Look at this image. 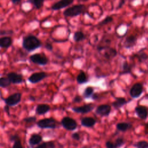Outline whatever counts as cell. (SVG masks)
I'll use <instances>...</instances> for the list:
<instances>
[{
    "label": "cell",
    "mask_w": 148,
    "mask_h": 148,
    "mask_svg": "<svg viewBox=\"0 0 148 148\" xmlns=\"http://www.w3.org/2000/svg\"><path fill=\"white\" fill-rule=\"evenodd\" d=\"M127 103L125 98L124 97H117L115 101L112 103V106L116 109H119Z\"/></svg>",
    "instance_id": "ffe728a7"
},
{
    "label": "cell",
    "mask_w": 148,
    "mask_h": 148,
    "mask_svg": "<svg viewBox=\"0 0 148 148\" xmlns=\"http://www.w3.org/2000/svg\"><path fill=\"white\" fill-rule=\"evenodd\" d=\"M43 140V137L42 135L38 134H32L28 140L29 145L32 147L34 146L39 145Z\"/></svg>",
    "instance_id": "9a60e30c"
},
{
    "label": "cell",
    "mask_w": 148,
    "mask_h": 148,
    "mask_svg": "<svg viewBox=\"0 0 148 148\" xmlns=\"http://www.w3.org/2000/svg\"><path fill=\"white\" fill-rule=\"evenodd\" d=\"M111 112V106L108 104L98 106L95 109V113L101 116H108Z\"/></svg>",
    "instance_id": "8fae6325"
},
{
    "label": "cell",
    "mask_w": 148,
    "mask_h": 148,
    "mask_svg": "<svg viewBox=\"0 0 148 148\" xmlns=\"http://www.w3.org/2000/svg\"><path fill=\"white\" fill-rule=\"evenodd\" d=\"M73 39L75 42H79L84 40L86 39V36L83 32L80 31H77L74 33Z\"/></svg>",
    "instance_id": "603a6c76"
},
{
    "label": "cell",
    "mask_w": 148,
    "mask_h": 148,
    "mask_svg": "<svg viewBox=\"0 0 148 148\" xmlns=\"http://www.w3.org/2000/svg\"><path fill=\"white\" fill-rule=\"evenodd\" d=\"M146 98H147V99H148V94L146 95Z\"/></svg>",
    "instance_id": "7dc6e473"
},
{
    "label": "cell",
    "mask_w": 148,
    "mask_h": 148,
    "mask_svg": "<svg viewBox=\"0 0 148 148\" xmlns=\"http://www.w3.org/2000/svg\"><path fill=\"white\" fill-rule=\"evenodd\" d=\"M50 110V106L46 103L38 104L35 109V113L38 115H44Z\"/></svg>",
    "instance_id": "5bb4252c"
},
{
    "label": "cell",
    "mask_w": 148,
    "mask_h": 148,
    "mask_svg": "<svg viewBox=\"0 0 148 148\" xmlns=\"http://www.w3.org/2000/svg\"><path fill=\"white\" fill-rule=\"evenodd\" d=\"M44 1L45 0H32L31 3H32L37 9H40L43 7Z\"/></svg>",
    "instance_id": "4dcf8cb0"
},
{
    "label": "cell",
    "mask_w": 148,
    "mask_h": 148,
    "mask_svg": "<svg viewBox=\"0 0 148 148\" xmlns=\"http://www.w3.org/2000/svg\"><path fill=\"white\" fill-rule=\"evenodd\" d=\"M74 2V0H60L58 2L54 3L51 7V9L53 10H58L61 9L65 8Z\"/></svg>",
    "instance_id": "7c38bea8"
},
{
    "label": "cell",
    "mask_w": 148,
    "mask_h": 148,
    "mask_svg": "<svg viewBox=\"0 0 148 148\" xmlns=\"http://www.w3.org/2000/svg\"><path fill=\"white\" fill-rule=\"evenodd\" d=\"M29 99L31 100V101H35V98L34 97H33L32 95H30L29 97Z\"/></svg>",
    "instance_id": "f6af8a7d"
},
{
    "label": "cell",
    "mask_w": 148,
    "mask_h": 148,
    "mask_svg": "<svg viewBox=\"0 0 148 148\" xmlns=\"http://www.w3.org/2000/svg\"><path fill=\"white\" fill-rule=\"evenodd\" d=\"M91 97L93 100H97L98 98V95H97V93H95V94L93 93V94L92 95V96Z\"/></svg>",
    "instance_id": "b9f144b4"
},
{
    "label": "cell",
    "mask_w": 148,
    "mask_h": 148,
    "mask_svg": "<svg viewBox=\"0 0 148 148\" xmlns=\"http://www.w3.org/2000/svg\"><path fill=\"white\" fill-rule=\"evenodd\" d=\"M9 139L11 142H14V143L12 146V148H23L21 142V139L18 135L14 134L10 135Z\"/></svg>",
    "instance_id": "d6986e66"
},
{
    "label": "cell",
    "mask_w": 148,
    "mask_h": 148,
    "mask_svg": "<svg viewBox=\"0 0 148 148\" xmlns=\"http://www.w3.org/2000/svg\"><path fill=\"white\" fill-rule=\"evenodd\" d=\"M42 46L40 40L35 35H28L24 36L22 41L23 47L27 51L31 52Z\"/></svg>",
    "instance_id": "6da1fadb"
},
{
    "label": "cell",
    "mask_w": 148,
    "mask_h": 148,
    "mask_svg": "<svg viewBox=\"0 0 148 148\" xmlns=\"http://www.w3.org/2000/svg\"><path fill=\"white\" fill-rule=\"evenodd\" d=\"M4 111H5V112L6 113L9 114V112H10L9 106H8V105H6L4 106Z\"/></svg>",
    "instance_id": "ab89813d"
},
{
    "label": "cell",
    "mask_w": 148,
    "mask_h": 148,
    "mask_svg": "<svg viewBox=\"0 0 148 148\" xmlns=\"http://www.w3.org/2000/svg\"><path fill=\"white\" fill-rule=\"evenodd\" d=\"M10 84H11V83L7 77H0V87L6 88L9 87Z\"/></svg>",
    "instance_id": "83f0119b"
},
{
    "label": "cell",
    "mask_w": 148,
    "mask_h": 148,
    "mask_svg": "<svg viewBox=\"0 0 148 148\" xmlns=\"http://www.w3.org/2000/svg\"><path fill=\"white\" fill-rule=\"evenodd\" d=\"M71 138L75 140H79L80 139V135L79 133L75 132L71 135Z\"/></svg>",
    "instance_id": "d590c367"
},
{
    "label": "cell",
    "mask_w": 148,
    "mask_h": 148,
    "mask_svg": "<svg viewBox=\"0 0 148 148\" xmlns=\"http://www.w3.org/2000/svg\"><path fill=\"white\" fill-rule=\"evenodd\" d=\"M56 145L53 141L42 142L37 146L35 148H55Z\"/></svg>",
    "instance_id": "d4e9b609"
},
{
    "label": "cell",
    "mask_w": 148,
    "mask_h": 148,
    "mask_svg": "<svg viewBox=\"0 0 148 148\" xmlns=\"http://www.w3.org/2000/svg\"><path fill=\"white\" fill-rule=\"evenodd\" d=\"M88 81V77L86 73L83 71H80V73L77 75L76 77V82L78 84H83Z\"/></svg>",
    "instance_id": "7402d4cb"
},
{
    "label": "cell",
    "mask_w": 148,
    "mask_h": 148,
    "mask_svg": "<svg viewBox=\"0 0 148 148\" xmlns=\"http://www.w3.org/2000/svg\"><path fill=\"white\" fill-rule=\"evenodd\" d=\"M45 48L48 51H52L53 49V45L50 43H46L45 45Z\"/></svg>",
    "instance_id": "8d00e7d4"
},
{
    "label": "cell",
    "mask_w": 148,
    "mask_h": 148,
    "mask_svg": "<svg viewBox=\"0 0 148 148\" xmlns=\"http://www.w3.org/2000/svg\"><path fill=\"white\" fill-rule=\"evenodd\" d=\"M81 148H87L86 147H81Z\"/></svg>",
    "instance_id": "c3c4849f"
},
{
    "label": "cell",
    "mask_w": 148,
    "mask_h": 148,
    "mask_svg": "<svg viewBox=\"0 0 148 148\" xmlns=\"http://www.w3.org/2000/svg\"><path fill=\"white\" fill-rule=\"evenodd\" d=\"M77 2H86V1H87L88 0H77Z\"/></svg>",
    "instance_id": "bcb514c9"
},
{
    "label": "cell",
    "mask_w": 148,
    "mask_h": 148,
    "mask_svg": "<svg viewBox=\"0 0 148 148\" xmlns=\"http://www.w3.org/2000/svg\"><path fill=\"white\" fill-rule=\"evenodd\" d=\"M6 76L12 84H18L24 82L23 76L20 73H17L14 72H10L7 74Z\"/></svg>",
    "instance_id": "30bf717a"
},
{
    "label": "cell",
    "mask_w": 148,
    "mask_h": 148,
    "mask_svg": "<svg viewBox=\"0 0 148 148\" xmlns=\"http://www.w3.org/2000/svg\"><path fill=\"white\" fill-rule=\"evenodd\" d=\"M96 124V120L91 117H84L81 119V124L87 128L92 127Z\"/></svg>",
    "instance_id": "e0dca14e"
},
{
    "label": "cell",
    "mask_w": 148,
    "mask_h": 148,
    "mask_svg": "<svg viewBox=\"0 0 148 148\" xmlns=\"http://www.w3.org/2000/svg\"><path fill=\"white\" fill-rule=\"evenodd\" d=\"M61 124L64 128L68 131H73L77 127V121L69 116L64 117L61 120Z\"/></svg>",
    "instance_id": "5b68a950"
},
{
    "label": "cell",
    "mask_w": 148,
    "mask_h": 148,
    "mask_svg": "<svg viewBox=\"0 0 148 148\" xmlns=\"http://www.w3.org/2000/svg\"><path fill=\"white\" fill-rule=\"evenodd\" d=\"M47 74L43 71L31 74L28 78V81L32 84H36L47 77Z\"/></svg>",
    "instance_id": "52a82bcc"
},
{
    "label": "cell",
    "mask_w": 148,
    "mask_h": 148,
    "mask_svg": "<svg viewBox=\"0 0 148 148\" xmlns=\"http://www.w3.org/2000/svg\"><path fill=\"white\" fill-rule=\"evenodd\" d=\"M86 7L83 4L75 5L65 9L63 14L65 17H75L85 12Z\"/></svg>",
    "instance_id": "7a4b0ae2"
},
{
    "label": "cell",
    "mask_w": 148,
    "mask_h": 148,
    "mask_svg": "<svg viewBox=\"0 0 148 148\" xmlns=\"http://www.w3.org/2000/svg\"><path fill=\"white\" fill-rule=\"evenodd\" d=\"M21 96L22 94L21 92H15L8 96L7 98L3 99V101L6 105L9 106H14L20 102L21 99Z\"/></svg>",
    "instance_id": "8992f818"
},
{
    "label": "cell",
    "mask_w": 148,
    "mask_h": 148,
    "mask_svg": "<svg viewBox=\"0 0 148 148\" xmlns=\"http://www.w3.org/2000/svg\"><path fill=\"white\" fill-rule=\"evenodd\" d=\"M143 91V87L142 83H135L130 90V96L133 98H137L139 97Z\"/></svg>",
    "instance_id": "ba28073f"
},
{
    "label": "cell",
    "mask_w": 148,
    "mask_h": 148,
    "mask_svg": "<svg viewBox=\"0 0 148 148\" xmlns=\"http://www.w3.org/2000/svg\"><path fill=\"white\" fill-rule=\"evenodd\" d=\"M132 128L131 124L127 122H120L116 124V128L118 131L125 132Z\"/></svg>",
    "instance_id": "44dd1931"
},
{
    "label": "cell",
    "mask_w": 148,
    "mask_h": 148,
    "mask_svg": "<svg viewBox=\"0 0 148 148\" xmlns=\"http://www.w3.org/2000/svg\"><path fill=\"white\" fill-rule=\"evenodd\" d=\"M125 143L124 139L123 138H117L114 142H113L114 145V148H119L121 147L122 145H123Z\"/></svg>",
    "instance_id": "f546056e"
},
{
    "label": "cell",
    "mask_w": 148,
    "mask_h": 148,
    "mask_svg": "<svg viewBox=\"0 0 148 148\" xmlns=\"http://www.w3.org/2000/svg\"><path fill=\"white\" fill-rule=\"evenodd\" d=\"M117 55V51L114 49L108 48V50L106 51L104 54V57L107 59H111Z\"/></svg>",
    "instance_id": "484cf974"
},
{
    "label": "cell",
    "mask_w": 148,
    "mask_h": 148,
    "mask_svg": "<svg viewBox=\"0 0 148 148\" xmlns=\"http://www.w3.org/2000/svg\"><path fill=\"white\" fill-rule=\"evenodd\" d=\"M148 58V56L144 52H142L141 53L139 56H138V58L140 60V61H144V60H147Z\"/></svg>",
    "instance_id": "e575fe53"
},
{
    "label": "cell",
    "mask_w": 148,
    "mask_h": 148,
    "mask_svg": "<svg viewBox=\"0 0 148 148\" xmlns=\"http://www.w3.org/2000/svg\"><path fill=\"white\" fill-rule=\"evenodd\" d=\"M113 18L111 16H107L106 17H105L103 20H102L100 23H99V25H106L108 23H111L113 21Z\"/></svg>",
    "instance_id": "1f68e13d"
},
{
    "label": "cell",
    "mask_w": 148,
    "mask_h": 148,
    "mask_svg": "<svg viewBox=\"0 0 148 148\" xmlns=\"http://www.w3.org/2000/svg\"><path fill=\"white\" fill-rule=\"evenodd\" d=\"M13 39L9 36H3L0 38V47L7 49L11 46Z\"/></svg>",
    "instance_id": "2e32d148"
},
{
    "label": "cell",
    "mask_w": 148,
    "mask_h": 148,
    "mask_svg": "<svg viewBox=\"0 0 148 148\" xmlns=\"http://www.w3.org/2000/svg\"><path fill=\"white\" fill-rule=\"evenodd\" d=\"M131 71V66L128 64V62L124 61L122 65V69L120 72L121 75L130 73Z\"/></svg>",
    "instance_id": "cb8c5ba5"
},
{
    "label": "cell",
    "mask_w": 148,
    "mask_h": 148,
    "mask_svg": "<svg viewBox=\"0 0 148 148\" xmlns=\"http://www.w3.org/2000/svg\"><path fill=\"white\" fill-rule=\"evenodd\" d=\"M145 128H146L145 133L148 134V122L145 124Z\"/></svg>",
    "instance_id": "ee69618b"
},
{
    "label": "cell",
    "mask_w": 148,
    "mask_h": 148,
    "mask_svg": "<svg viewBox=\"0 0 148 148\" xmlns=\"http://www.w3.org/2000/svg\"><path fill=\"white\" fill-rule=\"evenodd\" d=\"M36 125L42 129H54L57 127V121L53 117L45 118L38 120Z\"/></svg>",
    "instance_id": "3957f363"
},
{
    "label": "cell",
    "mask_w": 148,
    "mask_h": 148,
    "mask_svg": "<svg viewBox=\"0 0 148 148\" xmlns=\"http://www.w3.org/2000/svg\"><path fill=\"white\" fill-rule=\"evenodd\" d=\"M82 98L79 95H76L73 99V101L75 103H79L81 101H82Z\"/></svg>",
    "instance_id": "74e56055"
},
{
    "label": "cell",
    "mask_w": 148,
    "mask_h": 148,
    "mask_svg": "<svg viewBox=\"0 0 148 148\" xmlns=\"http://www.w3.org/2000/svg\"><path fill=\"white\" fill-rule=\"evenodd\" d=\"M134 146L136 148H148V142L146 140H139L134 145Z\"/></svg>",
    "instance_id": "f1b7e54d"
},
{
    "label": "cell",
    "mask_w": 148,
    "mask_h": 148,
    "mask_svg": "<svg viewBox=\"0 0 148 148\" xmlns=\"http://www.w3.org/2000/svg\"><path fill=\"white\" fill-rule=\"evenodd\" d=\"M94 108V105L93 103H88L80 106H74L72 108V110L76 113L80 114H86L91 112Z\"/></svg>",
    "instance_id": "9c48e42d"
},
{
    "label": "cell",
    "mask_w": 148,
    "mask_h": 148,
    "mask_svg": "<svg viewBox=\"0 0 148 148\" xmlns=\"http://www.w3.org/2000/svg\"><path fill=\"white\" fill-rule=\"evenodd\" d=\"M105 146H106V148H114L113 142H112L110 140H108L105 143Z\"/></svg>",
    "instance_id": "f35d334b"
},
{
    "label": "cell",
    "mask_w": 148,
    "mask_h": 148,
    "mask_svg": "<svg viewBox=\"0 0 148 148\" xmlns=\"http://www.w3.org/2000/svg\"><path fill=\"white\" fill-rule=\"evenodd\" d=\"M13 34V31L12 30H1L0 31V35L7 36L6 35H12Z\"/></svg>",
    "instance_id": "836d02e7"
},
{
    "label": "cell",
    "mask_w": 148,
    "mask_h": 148,
    "mask_svg": "<svg viewBox=\"0 0 148 148\" xmlns=\"http://www.w3.org/2000/svg\"><path fill=\"white\" fill-rule=\"evenodd\" d=\"M124 3H125V0H121L120 2V3H119V6H118V7H117V9L121 8L123 6V5L124 4Z\"/></svg>",
    "instance_id": "60d3db41"
},
{
    "label": "cell",
    "mask_w": 148,
    "mask_h": 148,
    "mask_svg": "<svg viewBox=\"0 0 148 148\" xmlns=\"http://www.w3.org/2000/svg\"><path fill=\"white\" fill-rule=\"evenodd\" d=\"M11 1H12V3L14 5H16L18 3H20V2L21 1V0H11Z\"/></svg>",
    "instance_id": "7bdbcfd3"
},
{
    "label": "cell",
    "mask_w": 148,
    "mask_h": 148,
    "mask_svg": "<svg viewBox=\"0 0 148 148\" xmlns=\"http://www.w3.org/2000/svg\"><path fill=\"white\" fill-rule=\"evenodd\" d=\"M36 120V118L35 116H29V117H25L23 119V121L27 124L33 123L35 122Z\"/></svg>",
    "instance_id": "d6a6232c"
},
{
    "label": "cell",
    "mask_w": 148,
    "mask_h": 148,
    "mask_svg": "<svg viewBox=\"0 0 148 148\" xmlns=\"http://www.w3.org/2000/svg\"><path fill=\"white\" fill-rule=\"evenodd\" d=\"M29 60L34 64L44 66L49 62L48 58L43 53H35L29 56Z\"/></svg>",
    "instance_id": "277c9868"
},
{
    "label": "cell",
    "mask_w": 148,
    "mask_h": 148,
    "mask_svg": "<svg viewBox=\"0 0 148 148\" xmlns=\"http://www.w3.org/2000/svg\"><path fill=\"white\" fill-rule=\"evenodd\" d=\"M94 93V88L91 86L87 87L83 92V97L85 98H90Z\"/></svg>",
    "instance_id": "4316f807"
},
{
    "label": "cell",
    "mask_w": 148,
    "mask_h": 148,
    "mask_svg": "<svg viewBox=\"0 0 148 148\" xmlns=\"http://www.w3.org/2000/svg\"><path fill=\"white\" fill-rule=\"evenodd\" d=\"M137 39L134 35H130L127 37L123 43V46L125 48L130 49L136 43Z\"/></svg>",
    "instance_id": "ac0fdd59"
},
{
    "label": "cell",
    "mask_w": 148,
    "mask_h": 148,
    "mask_svg": "<svg viewBox=\"0 0 148 148\" xmlns=\"http://www.w3.org/2000/svg\"><path fill=\"white\" fill-rule=\"evenodd\" d=\"M135 111L138 117L141 120H146L148 116V111L146 107L143 105H138L135 107Z\"/></svg>",
    "instance_id": "4fadbf2b"
}]
</instances>
